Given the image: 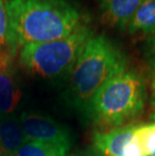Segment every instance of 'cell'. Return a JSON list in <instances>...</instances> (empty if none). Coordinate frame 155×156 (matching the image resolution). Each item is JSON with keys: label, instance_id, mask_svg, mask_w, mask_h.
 <instances>
[{"label": "cell", "instance_id": "9c48e42d", "mask_svg": "<svg viewBox=\"0 0 155 156\" xmlns=\"http://www.w3.org/2000/svg\"><path fill=\"white\" fill-rule=\"evenodd\" d=\"M22 93L11 65L0 71V115H11L21 100Z\"/></svg>", "mask_w": 155, "mask_h": 156}, {"label": "cell", "instance_id": "9a60e30c", "mask_svg": "<svg viewBox=\"0 0 155 156\" xmlns=\"http://www.w3.org/2000/svg\"><path fill=\"white\" fill-rule=\"evenodd\" d=\"M71 156H104V155H102L100 152L96 150L94 147H92V148L86 149V150L82 152H79V153L72 154Z\"/></svg>", "mask_w": 155, "mask_h": 156}, {"label": "cell", "instance_id": "277c9868", "mask_svg": "<svg viewBox=\"0 0 155 156\" xmlns=\"http://www.w3.org/2000/svg\"><path fill=\"white\" fill-rule=\"evenodd\" d=\"M92 36V30L85 23L65 38L27 44L19 52V65L31 75L58 78L71 73Z\"/></svg>", "mask_w": 155, "mask_h": 156}, {"label": "cell", "instance_id": "3957f363", "mask_svg": "<svg viewBox=\"0 0 155 156\" xmlns=\"http://www.w3.org/2000/svg\"><path fill=\"white\" fill-rule=\"evenodd\" d=\"M126 69L123 51L105 35H93L71 71L70 89L76 104L87 108L96 93Z\"/></svg>", "mask_w": 155, "mask_h": 156}, {"label": "cell", "instance_id": "5bb4252c", "mask_svg": "<svg viewBox=\"0 0 155 156\" xmlns=\"http://www.w3.org/2000/svg\"><path fill=\"white\" fill-rule=\"evenodd\" d=\"M13 55L7 49H0V71L11 65Z\"/></svg>", "mask_w": 155, "mask_h": 156}, {"label": "cell", "instance_id": "7a4b0ae2", "mask_svg": "<svg viewBox=\"0 0 155 156\" xmlns=\"http://www.w3.org/2000/svg\"><path fill=\"white\" fill-rule=\"evenodd\" d=\"M146 86L142 76L125 69L105 84L88 105L89 116L100 131L131 124L142 114Z\"/></svg>", "mask_w": 155, "mask_h": 156}, {"label": "cell", "instance_id": "5b68a950", "mask_svg": "<svg viewBox=\"0 0 155 156\" xmlns=\"http://www.w3.org/2000/svg\"><path fill=\"white\" fill-rule=\"evenodd\" d=\"M27 141H35L58 148L68 155L72 146L70 132L48 116L36 112H23L19 117Z\"/></svg>", "mask_w": 155, "mask_h": 156}, {"label": "cell", "instance_id": "ac0fdd59", "mask_svg": "<svg viewBox=\"0 0 155 156\" xmlns=\"http://www.w3.org/2000/svg\"><path fill=\"white\" fill-rule=\"evenodd\" d=\"M103 1H104V0H103Z\"/></svg>", "mask_w": 155, "mask_h": 156}, {"label": "cell", "instance_id": "6da1fadb", "mask_svg": "<svg viewBox=\"0 0 155 156\" xmlns=\"http://www.w3.org/2000/svg\"><path fill=\"white\" fill-rule=\"evenodd\" d=\"M9 34L7 51L62 39L87 21L83 12L68 0H7Z\"/></svg>", "mask_w": 155, "mask_h": 156}, {"label": "cell", "instance_id": "7c38bea8", "mask_svg": "<svg viewBox=\"0 0 155 156\" xmlns=\"http://www.w3.org/2000/svg\"><path fill=\"white\" fill-rule=\"evenodd\" d=\"M6 1L0 0V49H7L8 34H9V20Z\"/></svg>", "mask_w": 155, "mask_h": 156}, {"label": "cell", "instance_id": "e0dca14e", "mask_svg": "<svg viewBox=\"0 0 155 156\" xmlns=\"http://www.w3.org/2000/svg\"><path fill=\"white\" fill-rule=\"evenodd\" d=\"M154 120H155V116H154ZM151 156H155V152H154V153H153L152 155H151Z\"/></svg>", "mask_w": 155, "mask_h": 156}, {"label": "cell", "instance_id": "ba28073f", "mask_svg": "<svg viewBox=\"0 0 155 156\" xmlns=\"http://www.w3.org/2000/svg\"><path fill=\"white\" fill-rule=\"evenodd\" d=\"M26 141L19 118L0 115V156H13Z\"/></svg>", "mask_w": 155, "mask_h": 156}, {"label": "cell", "instance_id": "8992f818", "mask_svg": "<svg viewBox=\"0 0 155 156\" xmlns=\"http://www.w3.org/2000/svg\"><path fill=\"white\" fill-rule=\"evenodd\" d=\"M135 124H129L93 135V147L104 156H146L133 137Z\"/></svg>", "mask_w": 155, "mask_h": 156}, {"label": "cell", "instance_id": "4fadbf2b", "mask_svg": "<svg viewBox=\"0 0 155 156\" xmlns=\"http://www.w3.org/2000/svg\"><path fill=\"white\" fill-rule=\"evenodd\" d=\"M146 56L149 64L155 71V35L147 39L146 44Z\"/></svg>", "mask_w": 155, "mask_h": 156}, {"label": "cell", "instance_id": "8fae6325", "mask_svg": "<svg viewBox=\"0 0 155 156\" xmlns=\"http://www.w3.org/2000/svg\"><path fill=\"white\" fill-rule=\"evenodd\" d=\"M13 156H67L54 146L35 141H26Z\"/></svg>", "mask_w": 155, "mask_h": 156}, {"label": "cell", "instance_id": "2e32d148", "mask_svg": "<svg viewBox=\"0 0 155 156\" xmlns=\"http://www.w3.org/2000/svg\"><path fill=\"white\" fill-rule=\"evenodd\" d=\"M151 92H152V96H153V100L155 103V71L152 74V79H151Z\"/></svg>", "mask_w": 155, "mask_h": 156}, {"label": "cell", "instance_id": "30bf717a", "mask_svg": "<svg viewBox=\"0 0 155 156\" xmlns=\"http://www.w3.org/2000/svg\"><path fill=\"white\" fill-rule=\"evenodd\" d=\"M127 31L131 36L155 35V0H143L131 18Z\"/></svg>", "mask_w": 155, "mask_h": 156}, {"label": "cell", "instance_id": "52a82bcc", "mask_svg": "<svg viewBox=\"0 0 155 156\" xmlns=\"http://www.w3.org/2000/svg\"><path fill=\"white\" fill-rule=\"evenodd\" d=\"M143 0H104L101 5V21L111 28L125 31Z\"/></svg>", "mask_w": 155, "mask_h": 156}]
</instances>
